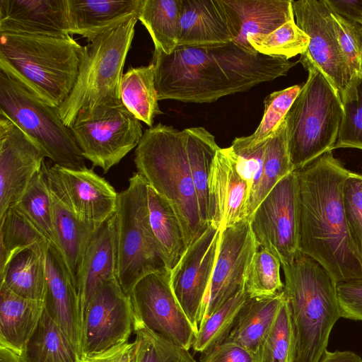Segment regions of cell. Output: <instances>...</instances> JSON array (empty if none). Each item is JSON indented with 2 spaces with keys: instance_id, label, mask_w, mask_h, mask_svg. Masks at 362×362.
<instances>
[{
  "instance_id": "obj_1",
  "label": "cell",
  "mask_w": 362,
  "mask_h": 362,
  "mask_svg": "<svg viewBox=\"0 0 362 362\" xmlns=\"http://www.w3.org/2000/svg\"><path fill=\"white\" fill-rule=\"evenodd\" d=\"M158 100L213 103L287 74L298 62L262 54L234 42L153 52Z\"/></svg>"
},
{
  "instance_id": "obj_2",
  "label": "cell",
  "mask_w": 362,
  "mask_h": 362,
  "mask_svg": "<svg viewBox=\"0 0 362 362\" xmlns=\"http://www.w3.org/2000/svg\"><path fill=\"white\" fill-rule=\"evenodd\" d=\"M299 251L321 264L337 283L362 278L349 238L342 189L351 171L332 151L296 170Z\"/></svg>"
},
{
  "instance_id": "obj_3",
  "label": "cell",
  "mask_w": 362,
  "mask_h": 362,
  "mask_svg": "<svg viewBox=\"0 0 362 362\" xmlns=\"http://www.w3.org/2000/svg\"><path fill=\"white\" fill-rule=\"evenodd\" d=\"M82 49L71 35L0 33V71L58 108L74 88Z\"/></svg>"
},
{
  "instance_id": "obj_4",
  "label": "cell",
  "mask_w": 362,
  "mask_h": 362,
  "mask_svg": "<svg viewBox=\"0 0 362 362\" xmlns=\"http://www.w3.org/2000/svg\"><path fill=\"white\" fill-rule=\"evenodd\" d=\"M189 127L182 130L158 123L146 129L134 152L137 173L171 204L181 223L187 247L206 229L192 178Z\"/></svg>"
},
{
  "instance_id": "obj_5",
  "label": "cell",
  "mask_w": 362,
  "mask_h": 362,
  "mask_svg": "<svg viewBox=\"0 0 362 362\" xmlns=\"http://www.w3.org/2000/svg\"><path fill=\"white\" fill-rule=\"evenodd\" d=\"M281 267L295 334L293 362H320L341 318L337 283L321 264L300 252Z\"/></svg>"
},
{
  "instance_id": "obj_6",
  "label": "cell",
  "mask_w": 362,
  "mask_h": 362,
  "mask_svg": "<svg viewBox=\"0 0 362 362\" xmlns=\"http://www.w3.org/2000/svg\"><path fill=\"white\" fill-rule=\"evenodd\" d=\"M137 21L133 15L83 46L74 88L57 108L67 127L76 119H91L122 103L120 80Z\"/></svg>"
},
{
  "instance_id": "obj_7",
  "label": "cell",
  "mask_w": 362,
  "mask_h": 362,
  "mask_svg": "<svg viewBox=\"0 0 362 362\" xmlns=\"http://www.w3.org/2000/svg\"><path fill=\"white\" fill-rule=\"evenodd\" d=\"M302 65L308 79L284 118L294 170L333 150L344 112L340 98L320 70L310 62Z\"/></svg>"
},
{
  "instance_id": "obj_8",
  "label": "cell",
  "mask_w": 362,
  "mask_h": 362,
  "mask_svg": "<svg viewBox=\"0 0 362 362\" xmlns=\"http://www.w3.org/2000/svg\"><path fill=\"white\" fill-rule=\"evenodd\" d=\"M147 191L146 180L136 172L118 193L117 278L128 296L141 279L165 267L150 226Z\"/></svg>"
},
{
  "instance_id": "obj_9",
  "label": "cell",
  "mask_w": 362,
  "mask_h": 362,
  "mask_svg": "<svg viewBox=\"0 0 362 362\" xmlns=\"http://www.w3.org/2000/svg\"><path fill=\"white\" fill-rule=\"evenodd\" d=\"M0 114L32 139L54 165L72 169L86 167V159L57 108L1 71Z\"/></svg>"
},
{
  "instance_id": "obj_10",
  "label": "cell",
  "mask_w": 362,
  "mask_h": 362,
  "mask_svg": "<svg viewBox=\"0 0 362 362\" xmlns=\"http://www.w3.org/2000/svg\"><path fill=\"white\" fill-rule=\"evenodd\" d=\"M258 247L274 255L281 264L299 251L298 182L296 170L281 180L248 220Z\"/></svg>"
},
{
  "instance_id": "obj_11",
  "label": "cell",
  "mask_w": 362,
  "mask_h": 362,
  "mask_svg": "<svg viewBox=\"0 0 362 362\" xmlns=\"http://www.w3.org/2000/svg\"><path fill=\"white\" fill-rule=\"evenodd\" d=\"M85 159L104 173L138 146L143 127L123 103L87 119H76L69 128Z\"/></svg>"
},
{
  "instance_id": "obj_12",
  "label": "cell",
  "mask_w": 362,
  "mask_h": 362,
  "mask_svg": "<svg viewBox=\"0 0 362 362\" xmlns=\"http://www.w3.org/2000/svg\"><path fill=\"white\" fill-rule=\"evenodd\" d=\"M292 7L296 25L309 37L308 47L298 62H310L320 69L343 103L349 92L351 74L331 10L324 0L293 1Z\"/></svg>"
},
{
  "instance_id": "obj_13",
  "label": "cell",
  "mask_w": 362,
  "mask_h": 362,
  "mask_svg": "<svg viewBox=\"0 0 362 362\" xmlns=\"http://www.w3.org/2000/svg\"><path fill=\"white\" fill-rule=\"evenodd\" d=\"M129 297L134 320L174 344L189 349L197 331L173 292L170 271L165 267L144 276Z\"/></svg>"
},
{
  "instance_id": "obj_14",
  "label": "cell",
  "mask_w": 362,
  "mask_h": 362,
  "mask_svg": "<svg viewBox=\"0 0 362 362\" xmlns=\"http://www.w3.org/2000/svg\"><path fill=\"white\" fill-rule=\"evenodd\" d=\"M44 170L50 191L81 221L99 227L116 213L118 193L93 169L45 163Z\"/></svg>"
},
{
  "instance_id": "obj_15",
  "label": "cell",
  "mask_w": 362,
  "mask_h": 362,
  "mask_svg": "<svg viewBox=\"0 0 362 362\" xmlns=\"http://www.w3.org/2000/svg\"><path fill=\"white\" fill-rule=\"evenodd\" d=\"M132 331L131 301L115 276L100 285L86 308L82 323V357L127 342Z\"/></svg>"
},
{
  "instance_id": "obj_16",
  "label": "cell",
  "mask_w": 362,
  "mask_h": 362,
  "mask_svg": "<svg viewBox=\"0 0 362 362\" xmlns=\"http://www.w3.org/2000/svg\"><path fill=\"white\" fill-rule=\"evenodd\" d=\"M221 230L209 224L186 249L170 271L173 292L193 327L198 331L218 253Z\"/></svg>"
},
{
  "instance_id": "obj_17",
  "label": "cell",
  "mask_w": 362,
  "mask_h": 362,
  "mask_svg": "<svg viewBox=\"0 0 362 362\" xmlns=\"http://www.w3.org/2000/svg\"><path fill=\"white\" fill-rule=\"evenodd\" d=\"M257 248L248 220L221 230L202 321L245 288L249 268Z\"/></svg>"
},
{
  "instance_id": "obj_18",
  "label": "cell",
  "mask_w": 362,
  "mask_h": 362,
  "mask_svg": "<svg viewBox=\"0 0 362 362\" xmlns=\"http://www.w3.org/2000/svg\"><path fill=\"white\" fill-rule=\"evenodd\" d=\"M45 158L32 139L0 114V218L42 169Z\"/></svg>"
},
{
  "instance_id": "obj_19",
  "label": "cell",
  "mask_w": 362,
  "mask_h": 362,
  "mask_svg": "<svg viewBox=\"0 0 362 362\" xmlns=\"http://www.w3.org/2000/svg\"><path fill=\"white\" fill-rule=\"evenodd\" d=\"M45 310L82 357V320L77 289L59 250L51 242L45 253Z\"/></svg>"
},
{
  "instance_id": "obj_20",
  "label": "cell",
  "mask_w": 362,
  "mask_h": 362,
  "mask_svg": "<svg viewBox=\"0 0 362 362\" xmlns=\"http://www.w3.org/2000/svg\"><path fill=\"white\" fill-rule=\"evenodd\" d=\"M209 224L223 230L248 220L250 188L238 173L229 147L220 148L209 180Z\"/></svg>"
},
{
  "instance_id": "obj_21",
  "label": "cell",
  "mask_w": 362,
  "mask_h": 362,
  "mask_svg": "<svg viewBox=\"0 0 362 362\" xmlns=\"http://www.w3.org/2000/svg\"><path fill=\"white\" fill-rule=\"evenodd\" d=\"M0 33L67 36L66 0H0Z\"/></svg>"
},
{
  "instance_id": "obj_22",
  "label": "cell",
  "mask_w": 362,
  "mask_h": 362,
  "mask_svg": "<svg viewBox=\"0 0 362 362\" xmlns=\"http://www.w3.org/2000/svg\"><path fill=\"white\" fill-rule=\"evenodd\" d=\"M292 1L221 0L233 34V42L247 49H254L247 37L269 33L294 19Z\"/></svg>"
},
{
  "instance_id": "obj_23",
  "label": "cell",
  "mask_w": 362,
  "mask_h": 362,
  "mask_svg": "<svg viewBox=\"0 0 362 362\" xmlns=\"http://www.w3.org/2000/svg\"><path fill=\"white\" fill-rule=\"evenodd\" d=\"M117 276L115 214L94 233L86 250L77 279L81 320L98 288Z\"/></svg>"
},
{
  "instance_id": "obj_24",
  "label": "cell",
  "mask_w": 362,
  "mask_h": 362,
  "mask_svg": "<svg viewBox=\"0 0 362 362\" xmlns=\"http://www.w3.org/2000/svg\"><path fill=\"white\" fill-rule=\"evenodd\" d=\"M221 0H181L178 46L233 42Z\"/></svg>"
},
{
  "instance_id": "obj_25",
  "label": "cell",
  "mask_w": 362,
  "mask_h": 362,
  "mask_svg": "<svg viewBox=\"0 0 362 362\" xmlns=\"http://www.w3.org/2000/svg\"><path fill=\"white\" fill-rule=\"evenodd\" d=\"M69 34L92 40L137 15L141 0H66Z\"/></svg>"
},
{
  "instance_id": "obj_26",
  "label": "cell",
  "mask_w": 362,
  "mask_h": 362,
  "mask_svg": "<svg viewBox=\"0 0 362 362\" xmlns=\"http://www.w3.org/2000/svg\"><path fill=\"white\" fill-rule=\"evenodd\" d=\"M44 309V301L23 298L0 285V346L21 356Z\"/></svg>"
},
{
  "instance_id": "obj_27",
  "label": "cell",
  "mask_w": 362,
  "mask_h": 362,
  "mask_svg": "<svg viewBox=\"0 0 362 362\" xmlns=\"http://www.w3.org/2000/svg\"><path fill=\"white\" fill-rule=\"evenodd\" d=\"M50 193L56 246L63 256L77 289V279L86 250L100 226L78 219L55 194L51 191Z\"/></svg>"
},
{
  "instance_id": "obj_28",
  "label": "cell",
  "mask_w": 362,
  "mask_h": 362,
  "mask_svg": "<svg viewBox=\"0 0 362 362\" xmlns=\"http://www.w3.org/2000/svg\"><path fill=\"white\" fill-rule=\"evenodd\" d=\"M284 300V291L272 296H248L223 342L238 344L255 354Z\"/></svg>"
},
{
  "instance_id": "obj_29",
  "label": "cell",
  "mask_w": 362,
  "mask_h": 362,
  "mask_svg": "<svg viewBox=\"0 0 362 362\" xmlns=\"http://www.w3.org/2000/svg\"><path fill=\"white\" fill-rule=\"evenodd\" d=\"M150 226L166 269L171 271L187 249L183 230L171 204L148 185Z\"/></svg>"
},
{
  "instance_id": "obj_30",
  "label": "cell",
  "mask_w": 362,
  "mask_h": 362,
  "mask_svg": "<svg viewBox=\"0 0 362 362\" xmlns=\"http://www.w3.org/2000/svg\"><path fill=\"white\" fill-rule=\"evenodd\" d=\"M0 285L25 298L44 301L46 293L45 254L25 249L8 262L0 272Z\"/></svg>"
},
{
  "instance_id": "obj_31",
  "label": "cell",
  "mask_w": 362,
  "mask_h": 362,
  "mask_svg": "<svg viewBox=\"0 0 362 362\" xmlns=\"http://www.w3.org/2000/svg\"><path fill=\"white\" fill-rule=\"evenodd\" d=\"M120 99L126 108L149 127L154 117L162 113L155 83L154 66L129 67L122 74L119 85Z\"/></svg>"
},
{
  "instance_id": "obj_32",
  "label": "cell",
  "mask_w": 362,
  "mask_h": 362,
  "mask_svg": "<svg viewBox=\"0 0 362 362\" xmlns=\"http://www.w3.org/2000/svg\"><path fill=\"white\" fill-rule=\"evenodd\" d=\"M20 357L23 362H81V358L45 309Z\"/></svg>"
},
{
  "instance_id": "obj_33",
  "label": "cell",
  "mask_w": 362,
  "mask_h": 362,
  "mask_svg": "<svg viewBox=\"0 0 362 362\" xmlns=\"http://www.w3.org/2000/svg\"><path fill=\"white\" fill-rule=\"evenodd\" d=\"M181 0H141L137 18L151 37L154 49L170 54L178 46Z\"/></svg>"
},
{
  "instance_id": "obj_34",
  "label": "cell",
  "mask_w": 362,
  "mask_h": 362,
  "mask_svg": "<svg viewBox=\"0 0 362 362\" xmlns=\"http://www.w3.org/2000/svg\"><path fill=\"white\" fill-rule=\"evenodd\" d=\"M220 148L214 136L203 127H189L188 156L200 215L209 225V180L213 161Z\"/></svg>"
},
{
  "instance_id": "obj_35",
  "label": "cell",
  "mask_w": 362,
  "mask_h": 362,
  "mask_svg": "<svg viewBox=\"0 0 362 362\" xmlns=\"http://www.w3.org/2000/svg\"><path fill=\"white\" fill-rule=\"evenodd\" d=\"M49 243L21 211L10 206L0 218V272L16 253L31 249L45 254Z\"/></svg>"
},
{
  "instance_id": "obj_36",
  "label": "cell",
  "mask_w": 362,
  "mask_h": 362,
  "mask_svg": "<svg viewBox=\"0 0 362 362\" xmlns=\"http://www.w3.org/2000/svg\"><path fill=\"white\" fill-rule=\"evenodd\" d=\"M12 205L56 246L52 223V197L44 165L31 179L21 197Z\"/></svg>"
},
{
  "instance_id": "obj_37",
  "label": "cell",
  "mask_w": 362,
  "mask_h": 362,
  "mask_svg": "<svg viewBox=\"0 0 362 362\" xmlns=\"http://www.w3.org/2000/svg\"><path fill=\"white\" fill-rule=\"evenodd\" d=\"M293 171H294V168L290 158L286 124L284 119L267 140L262 178L257 195L250 209L249 218L272 188Z\"/></svg>"
},
{
  "instance_id": "obj_38",
  "label": "cell",
  "mask_w": 362,
  "mask_h": 362,
  "mask_svg": "<svg viewBox=\"0 0 362 362\" xmlns=\"http://www.w3.org/2000/svg\"><path fill=\"white\" fill-rule=\"evenodd\" d=\"M245 288L238 292L209 317L199 324L192 347L196 352L204 354L222 344L231 331L236 317L246 302Z\"/></svg>"
},
{
  "instance_id": "obj_39",
  "label": "cell",
  "mask_w": 362,
  "mask_h": 362,
  "mask_svg": "<svg viewBox=\"0 0 362 362\" xmlns=\"http://www.w3.org/2000/svg\"><path fill=\"white\" fill-rule=\"evenodd\" d=\"M134 342L130 362H197L189 350L166 339L134 319Z\"/></svg>"
},
{
  "instance_id": "obj_40",
  "label": "cell",
  "mask_w": 362,
  "mask_h": 362,
  "mask_svg": "<svg viewBox=\"0 0 362 362\" xmlns=\"http://www.w3.org/2000/svg\"><path fill=\"white\" fill-rule=\"evenodd\" d=\"M295 334L288 303L281 305L276 318L255 353V362H293Z\"/></svg>"
},
{
  "instance_id": "obj_41",
  "label": "cell",
  "mask_w": 362,
  "mask_h": 362,
  "mask_svg": "<svg viewBox=\"0 0 362 362\" xmlns=\"http://www.w3.org/2000/svg\"><path fill=\"white\" fill-rule=\"evenodd\" d=\"M247 40L258 53L286 59L302 54L309 45L308 35L296 25L295 19L269 33L249 35Z\"/></svg>"
},
{
  "instance_id": "obj_42",
  "label": "cell",
  "mask_w": 362,
  "mask_h": 362,
  "mask_svg": "<svg viewBox=\"0 0 362 362\" xmlns=\"http://www.w3.org/2000/svg\"><path fill=\"white\" fill-rule=\"evenodd\" d=\"M281 261L269 250L258 247L247 276L245 289L250 298L272 296L284 291Z\"/></svg>"
},
{
  "instance_id": "obj_43",
  "label": "cell",
  "mask_w": 362,
  "mask_h": 362,
  "mask_svg": "<svg viewBox=\"0 0 362 362\" xmlns=\"http://www.w3.org/2000/svg\"><path fill=\"white\" fill-rule=\"evenodd\" d=\"M268 139L256 144H250L243 140V136L237 137L229 146L236 170L250 188L249 216L262 178Z\"/></svg>"
},
{
  "instance_id": "obj_44",
  "label": "cell",
  "mask_w": 362,
  "mask_h": 362,
  "mask_svg": "<svg viewBox=\"0 0 362 362\" xmlns=\"http://www.w3.org/2000/svg\"><path fill=\"white\" fill-rule=\"evenodd\" d=\"M300 86L294 85L274 91L264 99V110L260 123L251 135L243 136L250 144H256L269 138L279 127L300 91Z\"/></svg>"
},
{
  "instance_id": "obj_45",
  "label": "cell",
  "mask_w": 362,
  "mask_h": 362,
  "mask_svg": "<svg viewBox=\"0 0 362 362\" xmlns=\"http://www.w3.org/2000/svg\"><path fill=\"white\" fill-rule=\"evenodd\" d=\"M342 199L353 251L362 267V175L350 172L344 180Z\"/></svg>"
},
{
  "instance_id": "obj_46",
  "label": "cell",
  "mask_w": 362,
  "mask_h": 362,
  "mask_svg": "<svg viewBox=\"0 0 362 362\" xmlns=\"http://www.w3.org/2000/svg\"><path fill=\"white\" fill-rule=\"evenodd\" d=\"M332 14L338 41L351 74L349 95L362 80V25L332 11Z\"/></svg>"
},
{
  "instance_id": "obj_47",
  "label": "cell",
  "mask_w": 362,
  "mask_h": 362,
  "mask_svg": "<svg viewBox=\"0 0 362 362\" xmlns=\"http://www.w3.org/2000/svg\"><path fill=\"white\" fill-rule=\"evenodd\" d=\"M351 98L343 105V117L333 150L353 148L362 150V80L354 89Z\"/></svg>"
},
{
  "instance_id": "obj_48",
  "label": "cell",
  "mask_w": 362,
  "mask_h": 362,
  "mask_svg": "<svg viewBox=\"0 0 362 362\" xmlns=\"http://www.w3.org/2000/svg\"><path fill=\"white\" fill-rule=\"evenodd\" d=\"M341 317L362 321V278L337 284Z\"/></svg>"
},
{
  "instance_id": "obj_49",
  "label": "cell",
  "mask_w": 362,
  "mask_h": 362,
  "mask_svg": "<svg viewBox=\"0 0 362 362\" xmlns=\"http://www.w3.org/2000/svg\"><path fill=\"white\" fill-rule=\"evenodd\" d=\"M200 362H255V356L241 345L223 342L203 354Z\"/></svg>"
},
{
  "instance_id": "obj_50",
  "label": "cell",
  "mask_w": 362,
  "mask_h": 362,
  "mask_svg": "<svg viewBox=\"0 0 362 362\" xmlns=\"http://www.w3.org/2000/svg\"><path fill=\"white\" fill-rule=\"evenodd\" d=\"M134 342H125L104 351L83 356L81 362H130Z\"/></svg>"
},
{
  "instance_id": "obj_51",
  "label": "cell",
  "mask_w": 362,
  "mask_h": 362,
  "mask_svg": "<svg viewBox=\"0 0 362 362\" xmlns=\"http://www.w3.org/2000/svg\"><path fill=\"white\" fill-rule=\"evenodd\" d=\"M334 13L362 25V0H324Z\"/></svg>"
},
{
  "instance_id": "obj_52",
  "label": "cell",
  "mask_w": 362,
  "mask_h": 362,
  "mask_svg": "<svg viewBox=\"0 0 362 362\" xmlns=\"http://www.w3.org/2000/svg\"><path fill=\"white\" fill-rule=\"evenodd\" d=\"M320 362H362V358L351 351L326 350Z\"/></svg>"
},
{
  "instance_id": "obj_53",
  "label": "cell",
  "mask_w": 362,
  "mask_h": 362,
  "mask_svg": "<svg viewBox=\"0 0 362 362\" xmlns=\"http://www.w3.org/2000/svg\"><path fill=\"white\" fill-rule=\"evenodd\" d=\"M0 362H23L21 357L12 350L0 346Z\"/></svg>"
}]
</instances>
